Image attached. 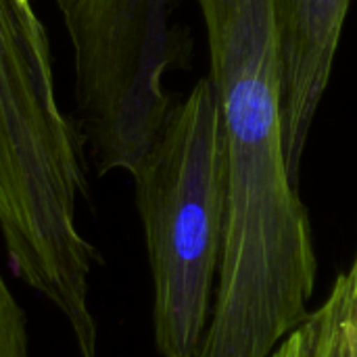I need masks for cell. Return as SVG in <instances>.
<instances>
[{"label": "cell", "instance_id": "1", "mask_svg": "<svg viewBox=\"0 0 357 357\" xmlns=\"http://www.w3.org/2000/svg\"><path fill=\"white\" fill-rule=\"evenodd\" d=\"M228 146L215 295L192 357H272L310 312L316 253L291 176L272 0H197Z\"/></svg>", "mask_w": 357, "mask_h": 357}, {"label": "cell", "instance_id": "2", "mask_svg": "<svg viewBox=\"0 0 357 357\" xmlns=\"http://www.w3.org/2000/svg\"><path fill=\"white\" fill-rule=\"evenodd\" d=\"M161 357H192L213 305L228 209V146L209 77L167 111L130 174Z\"/></svg>", "mask_w": 357, "mask_h": 357}, {"label": "cell", "instance_id": "3", "mask_svg": "<svg viewBox=\"0 0 357 357\" xmlns=\"http://www.w3.org/2000/svg\"><path fill=\"white\" fill-rule=\"evenodd\" d=\"M71 48L73 121L90 167L132 174L174 98L167 77L188 69L192 33L180 0H52Z\"/></svg>", "mask_w": 357, "mask_h": 357}, {"label": "cell", "instance_id": "4", "mask_svg": "<svg viewBox=\"0 0 357 357\" xmlns=\"http://www.w3.org/2000/svg\"><path fill=\"white\" fill-rule=\"evenodd\" d=\"M351 0H272L282 82V130L291 176L326 94Z\"/></svg>", "mask_w": 357, "mask_h": 357}, {"label": "cell", "instance_id": "5", "mask_svg": "<svg viewBox=\"0 0 357 357\" xmlns=\"http://www.w3.org/2000/svg\"><path fill=\"white\" fill-rule=\"evenodd\" d=\"M0 357H31L27 316L0 268Z\"/></svg>", "mask_w": 357, "mask_h": 357}, {"label": "cell", "instance_id": "6", "mask_svg": "<svg viewBox=\"0 0 357 357\" xmlns=\"http://www.w3.org/2000/svg\"><path fill=\"white\" fill-rule=\"evenodd\" d=\"M318 339H320V320L316 310L307 316V320L291 333L289 339L272 354V357H316L318 356Z\"/></svg>", "mask_w": 357, "mask_h": 357}]
</instances>
